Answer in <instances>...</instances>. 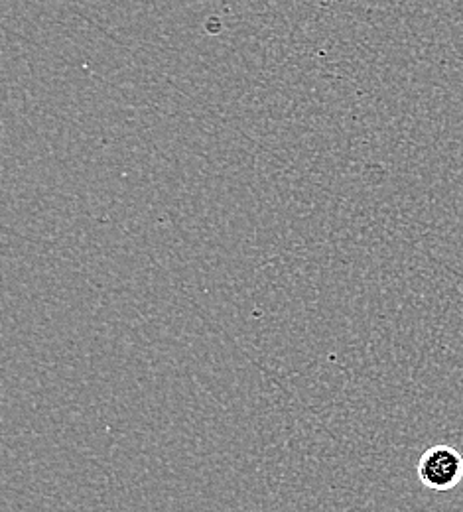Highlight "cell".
I'll return each mask as SVG.
<instances>
[{
  "label": "cell",
  "instance_id": "obj_1",
  "mask_svg": "<svg viewBox=\"0 0 463 512\" xmlns=\"http://www.w3.org/2000/svg\"><path fill=\"white\" fill-rule=\"evenodd\" d=\"M416 475L422 487L436 493H448L462 483L463 455L446 444L432 446L420 455Z\"/></svg>",
  "mask_w": 463,
  "mask_h": 512
}]
</instances>
